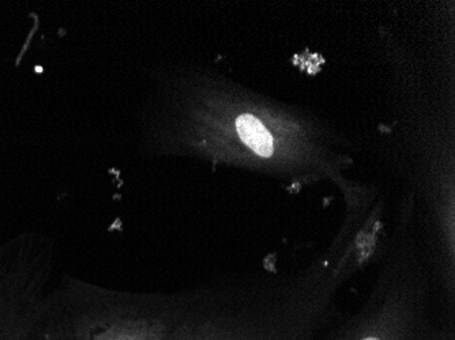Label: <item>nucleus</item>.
Listing matches in <instances>:
<instances>
[{"instance_id":"1","label":"nucleus","mask_w":455,"mask_h":340,"mask_svg":"<svg viewBox=\"0 0 455 340\" xmlns=\"http://www.w3.org/2000/svg\"><path fill=\"white\" fill-rule=\"evenodd\" d=\"M158 91L149 138L161 154L248 169L286 188L333 184L344 202L370 189L350 176L360 143L314 109L206 68H173Z\"/></svg>"},{"instance_id":"2","label":"nucleus","mask_w":455,"mask_h":340,"mask_svg":"<svg viewBox=\"0 0 455 340\" xmlns=\"http://www.w3.org/2000/svg\"><path fill=\"white\" fill-rule=\"evenodd\" d=\"M426 44L380 25L391 120L380 150L415 201L416 226L439 314L455 320L454 6H435Z\"/></svg>"}]
</instances>
